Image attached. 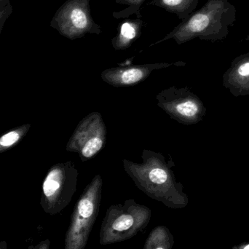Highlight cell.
<instances>
[{
  "label": "cell",
  "mask_w": 249,
  "mask_h": 249,
  "mask_svg": "<svg viewBox=\"0 0 249 249\" xmlns=\"http://www.w3.org/2000/svg\"><path fill=\"white\" fill-rule=\"evenodd\" d=\"M174 65H185V63L178 61L112 67L104 70L101 74V77L104 82L114 87H129L144 81L155 70L168 68Z\"/></svg>",
  "instance_id": "9c48e42d"
},
{
  "label": "cell",
  "mask_w": 249,
  "mask_h": 249,
  "mask_svg": "<svg viewBox=\"0 0 249 249\" xmlns=\"http://www.w3.org/2000/svg\"><path fill=\"white\" fill-rule=\"evenodd\" d=\"M118 4L127 5L124 10L119 12H114L112 16L115 18H127L132 15H136L137 18H142L141 7L146 0H115Z\"/></svg>",
  "instance_id": "9a60e30c"
},
{
  "label": "cell",
  "mask_w": 249,
  "mask_h": 249,
  "mask_svg": "<svg viewBox=\"0 0 249 249\" xmlns=\"http://www.w3.org/2000/svg\"><path fill=\"white\" fill-rule=\"evenodd\" d=\"M243 249H249V244H247V245H246L245 247L243 248Z\"/></svg>",
  "instance_id": "ffe728a7"
},
{
  "label": "cell",
  "mask_w": 249,
  "mask_h": 249,
  "mask_svg": "<svg viewBox=\"0 0 249 249\" xmlns=\"http://www.w3.org/2000/svg\"><path fill=\"white\" fill-rule=\"evenodd\" d=\"M144 22L142 18L126 19L118 25V34L112 38V45L116 51L128 49L142 33Z\"/></svg>",
  "instance_id": "8fae6325"
},
{
  "label": "cell",
  "mask_w": 249,
  "mask_h": 249,
  "mask_svg": "<svg viewBox=\"0 0 249 249\" xmlns=\"http://www.w3.org/2000/svg\"><path fill=\"white\" fill-rule=\"evenodd\" d=\"M11 4L10 3V0H0V11L5 8L7 5Z\"/></svg>",
  "instance_id": "ac0fdd59"
},
{
  "label": "cell",
  "mask_w": 249,
  "mask_h": 249,
  "mask_svg": "<svg viewBox=\"0 0 249 249\" xmlns=\"http://www.w3.org/2000/svg\"><path fill=\"white\" fill-rule=\"evenodd\" d=\"M31 124H22L0 136V153L6 152L18 144L30 130Z\"/></svg>",
  "instance_id": "5bb4252c"
},
{
  "label": "cell",
  "mask_w": 249,
  "mask_h": 249,
  "mask_svg": "<svg viewBox=\"0 0 249 249\" xmlns=\"http://www.w3.org/2000/svg\"><path fill=\"white\" fill-rule=\"evenodd\" d=\"M33 249H51V241L49 239L44 240L38 244Z\"/></svg>",
  "instance_id": "e0dca14e"
},
{
  "label": "cell",
  "mask_w": 249,
  "mask_h": 249,
  "mask_svg": "<svg viewBox=\"0 0 249 249\" xmlns=\"http://www.w3.org/2000/svg\"><path fill=\"white\" fill-rule=\"evenodd\" d=\"M155 99L160 109L181 124H197L206 115V109L202 101L187 87L172 86L164 89Z\"/></svg>",
  "instance_id": "52a82bcc"
},
{
  "label": "cell",
  "mask_w": 249,
  "mask_h": 249,
  "mask_svg": "<svg viewBox=\"0 0 249 249\" xmlns=\"http://www.w3.org/2000/svg\"><path fill=\"white\" fill-rule=\"evenodd\" d=\"M174 238L166 226L160 225L151 231L145 241L143 249H172Z\"/></svg>",
  "instance_id": "4fadbf2b"
},
{
  "label": "cell",
  "mask_w": 249,
  "mask_h": 249,
  "mask_svg": "<svg viewBox=\"0 0 249 249\" xmlns=\"http://www.w3.org/2000/svg\"><path fill=\"white\" fill-rule=\"evenodd\" d=\"M224 86L235 96L249 93V52L237 57L224 75Z\"/></svg>",
  "instance_id": "30bf717a"
},
{
  "label": "cell",
  "mask_w": 249,
  "mask_h": 249,
  "mask_svg": "<svg viewBox=\"0 0 249 249\" xmlns=\"http://www.w3.org/2000/svg\"><path fill=\"white\" fill-rule=\"evenodd\" d=\"M79 171L72 161L53 165L42 186L40 205L44 212L54 216L71 203L78 184Z\"/></svg>",
  "instance_id": "5b68a950"
},
{
  "label": "cell",
  "mask_w": 249,
  "mask_h": 249,
  "mask_svg": "<svg viewBox=\"0 0 249 249\" xmlns=\"http://www.w3.org/2000/svg\"><path fill=\"white\" fill-rule=\"evenodd\" d=\"M236 19V9L228 0H208L197 11L181 20L170 33L149 47L174 39L178 45L199 38L200 40L220 41L227 37Z\"/></svg>",
  "instance_id": "7a4b0ae2"
},
{
  "label": "cell",
  "mask_w": 249,
  "mask_h": 249,
  "mask_svg": "<svg viewBox=\"0 0 249 249\" xmlns=\"http://www.w3.org/2000/svg\"><path fill=\"white\" fill-rule=\"evenodd\" d=\"M107 129L101 113L93 112L79 123L67 143L68 152L77 153L82 162L93 158L105 147Z\"/></svg>",
  "instance_id": "ba28073f"
},
{
  "label": "cell",
  "mask_w": 249,
  "mask_h": 249,
  "mask_svg": "<svg viewBox=\"0 0 249 249\" xmlns=\"http://www.w3.org/2000/svg\"><path fill=\"white\" fill-rule=\"evenodd\" d=\"M142 162L123 160L124 168L138 189L148 197L171 209H184L189 203L184 187L172 170V159L167 161L160 152L143 149Z\"/></svg>",
  "instance_id": "6da1fadb"
},
{
  "label": "cell",
  "mask_w": 249,
  "mask_h": 249,
  "mask_svg": "<svg viewBox=\"0 0 249 249\" xmlns=\"http://www.w3.org/2000/svg\"><path fill=\"white\" fill-rule=\"evenodd\" d=\"M12 12H13V7H12L11 4H9L5 8L0 11V35H1V31H2L3 27H4L6 20L10 17Z\"/></svg>",
  "instance_id": "2e32d148"
},
{
  "label": "cell",
  "mask_w": 249,
  "mask_h": 249,
  "mask_svg": "<svg viewBox=\"0 0 249 249\" xmlns=\"http://www.w3.org/2000/svg\"><path fill=\"white\" fill-rule=\"evenodd\" d=\"M0 249H7V244L6 241L0 242Z\"/></svg>",
  "instance_id": "d6986e66"
},
{
  "label": "cell",
  "mask_w": 249,
  "mask_h": 249,
  "mask_svg": "<svg viewBox=\"0 0 249 249\" xmlns=\"http://www.w3.org/2000/svg\"><path fill=\"white\" fill-rule=\"evenodd\" d=\"M103 179L100 174H97L83 190L71 213L64 249H86L99 215Z\"/></svg>",
  "instance_id": "277c9868"
},
{
  "label": "cell",
  "mask_w": 249,
  "mask_h": 249,
  "mask_svg": "<svg viewBox=\"0 0 249 249\" xmlns=\"http://www.w3.org/2000/svg\"><path fill=\"white\" fill-rule=\"evenodd\" d=\"M198 1L199 0H152L147 5L160 7L184 20L195 11Z\"/></svg>",
  "instance_id": "7c38bea8"
},
{
  "label": "cell",
  "mask_w": 249,
  "mask_h": 249,
  "mask_svg": "<svg viewBox=\"0 0 249 249\" xmlns=\"http://www.w3.org/2000/svg\"><path fill=\"white\" fill-rule=\"evenodd\" d=\"M90 2V0H67L55 12L51 27L70 40L86 35H101L102 27L92 17Z\"/></svg>",
  "instance_id": "8992f818"
},
{
  "label": "cell",
  "mask_w": 249,
  "mask_h": 249,
  "mask_svg": "<svg viewBox=\"0 0 249 249\" xmlns=\"http://www.w3.org/2000/svg\"><path fill=\"white\" fill-rule=\"evenodd\" d=\"M151 216L149 208L133 199L112 205L102 221L99 244L110 245L130 239L147 227Z\"/></svg>",
  "instance_id": "3957f363"
}]
</instances>
